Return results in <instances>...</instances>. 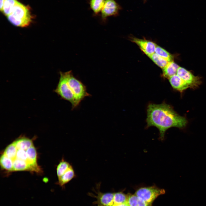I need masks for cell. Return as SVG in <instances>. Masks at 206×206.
<instances>
[{
	"label": "cell",
	"mask_w": 206,
	"mask_h": 206,
	"mask_svg": "<svg viewBox=\"0 0 206 206\" xmlns=\"http://www.w3.org/2000/svg\"><path fill=\"white\" fill-rule=\"evenodd\" d=\"M147 112V126L157 128L161 140L164 138L165 132L169 128L172 127L183 128L187 124L185 117L179 115L171 106L165 103L150 104Z\"/></svg>",
	"instance_id": "obj_1"
},
{
	"label": "cell",
	"mask_w": 206,
	"mask_h": 206,
	"mask_svg": "<svg viewBox=\"0 0 206 206\" xmlns=\"http://www.w3.org/2000/svg\"><path fill=\"white\" fill-rule=\"evenodd\" d=\"M10 23L17 27H25L29 26L32 21L33 16L29 7L17 1L12 13L7 16Z\"/></svg>",
	"instance_id": "obj_2"
},
{
	"label": "cell",
	"mask_w": 206,
	"mask_h": 206,
	"mask_svg": "<svg viewBox=\"0 0 206 206\" xmlns=\"http://www.w3.org/2000/svg\"><path fill=\"white\" fill-rule=\"evenodd\" d=\"M71 72V71L65 72H60L59 81L54 91L62 99L69 102L73 109L76 108L75 100L68 83L69 77Z\"/></svg>",
	"instance_id": "obj_3"
},
{
	"label": "cell",
	"mask_w": 206,
	"mask_h": 206,
	"mask_svg": "<svg viewBox=\"0 0 206 206\" xmlns=\"http://www.w3.org/2000/svg\"><path fill=\"white\" fill-rule=\"evenodd\" d=\"M69 86L75 98L76 107L85 97L91 96L87 91L86 86L74 76L72 72L68 80Z\"/></svg>",
	"instance_id": "obj_4"
},
{
	"label": "cell",
	"mask_w": 206,
	"mask_h": 206,
	"mask_svg": "<svg viewBox=\"0 0 206 206\" xmlns=\"http://www.w3.org/2000/svg\"><path fill=\"white\" fill-rule=\"evenodd\" d=\"M165 193L164 189L152 186L140 188L136 191L135 195L146 203L151 205L158 196Z\"/></svg>",
	"instance_id": "obj_5"
},
{
	"label": "cell",
	"mask_w": 206,
	"mask_h": 206,
	"mask_svg": "<svg viewBox=\"0 0 206 206\" xmlns=\"http://www.w3.org/2000/svg\"><path fill=\"white\" fill-rule=\"evenodd\" d=\"M121 9V6L115 0H105L100 13L102 19L104 21L108 17L117 16Z\"/></svg>",
	"instance_id": "obj_6"
},
{
	"label": "cell",
	"mask_w": 206,
	"mask_h": 206,
	"mask_svg": "<svg viewBox=\"0 0 206 206\" xmlns=\"http://www.w3.org/2000/svg\"><path fill=\"white\" fill-rule=\"evenodd\" d=\"M177 74L186 82L190 88H195L201 83L199 77L194 76L191 73L184 68L179 67Z\"/></svg>",
	"instance_id": "obj_7"
},
{
	"label": "cell",
	"mask_w": 206,
	"mask_h": 206,
	"mask_svg": "<svg viewBox=\"0 0 206 206\" xmlns=\"http://www.w3.org/2000/svg\"><path fill=\"white\" fill-rule=\"evenodd\" d=\"M131 40L136 44L148 56L155 53L157 45L152 41L145 39L132 38Z\"/></svg>",
	"instance_id": "obj_8"
},
{
	"label": "cell",
	"mask_w": 206,
	"mask_h": 206,
	"mask_svg": "<svg viewBox=\"0 0 206 206\" xmlns=\"http://www.w3.org/2000/svg\"><path fill=\"white\" fill-rule=\"evenodd\" d=\"M27 162L30 167L31 171L39 172L40 169L37 163V152L33 145L29 148L26 151Z\"/></svg>",
	"instance_id": "obj_9"
},
{
	"label": "cell",
	"mask_w": 206,
	"mask_h": 206,
	"mask_svg": "<svg viewBox=\"0 0 206 206\" xmlns=\"http://www.w3.org/2000/svg\"><path fill=\"white\" fill-rule=\"evenodd\" d=\"M169 80L172 87L181 92L190 88L189 84L177 74L171 76Z\"/></svg>",
	"instance_id": "obj_10"
},
{
	"label": "cell",
	"mask_w": 206,
	"mask_h": 206,
	"mask_svg": "<svg viewBox=\"0 0 206 206\" xmlns=\"http://www.w3.org/2000/svg\"><path fill=\"white\" fill-rule=\"evenodd\" d=\"M179 66L173 61L169 62L163 69V76L168 79L177 74Z\"/></svg>",
	"instance_id": "obj_11"
},
{
	"label": "cell",
	"mask_w": 206,
	"mask_h": 206,
	"mask_svg": "<svg viewBox=\"0 0 206 206\" xmlns=\"http://www.w3.org/2000/svg\"><path fill=\"white\" fill-rule=\"evenodd\" d=\"M76 176L74 169L71 165L68 169L61 176L58 178V184L61 187H64Z\"/></svg>",
	"instance_id": "obj_12"
},
{
	"label": "cell",
	"mask_w": 206,
	"mask_h": 206,
	"mask_svg": "<svg viewBox=\"0 0 206 206\" xmlns=\"http://www.w3.org/2000/svg\"><path fill=\"white\" fill-rule=\"evenodd\" d=\"M105 1V0H89V7L94 15H97L101 13Z\"/></svg>",
	"instance_id": "obj_13"
},
{
	"label": "cell",
	"mask_w": 206,
	"mask_h": 206,
	"mask_svg": "<svg viewBox=\"0 0 206 206\" xmlns=\"http://www.w3.org/2000/svg\"><path fill=\"white\" fill-rule=\"evenodd\" d=\"M31 171L30 167L26 161L15 159L13 161V171Z\"/></svg>",
	"instance_id": "obj_14"
},
{
	"label": "cell",
	"mask_w": 206,
	"mask_h": 206,
	"mask_svg": "<svg viewBox=\"0 0 206 206\" xmlns=\"http://www.w3.org/2000/svg\"><path fill=\"white\" fill-rule=\"evenodd\" d=\"M18 149L26 150L33 145L32 141L27 138H21L14 141Z\"/></svg>",
	"instance_id": "obj_15"
},
{
	"label": "cell",
	"mask_w": 206,
	"mask_h": 206,
	"mask_svg": "<svg viewBox=\"0 0 206 206\" xmlns=\"http://www.w3.org/2000/svg\"><path fill=\"white\" fill-rule=\"evenodd\" d=\"M127 203L129 206H151L140 199L135 195L128 196Z\"/></svg>",
	"instance_id": "obj_16"
},
{
	"label": "cell",
	"mask_w": 206,
	"mask_h": 206,
	"mask_svg": "<svg viewBox=\"0 0 206 206\" xmlns=\"http://www.w3.org/2000/svg\"><path fill=\"white\" fill-rule=\"evenodd\" d=\"M0 163L2 169L10 171H13V160L4 154H2L0 157Z\"/></svg>",
	"instance_id": "obj_17"
},
{
	"label": "cell",
	"mask_w": 206,
	"mask_h": 206,
	"mask_svg": "<svg viewBox=\"0 0 206 206\" xmlns=\"http://www.w3.org/2000/svg\"><path fill=\"white\" fill-rule=\"evenodd\" d=\"M17 1V0H4L2 13L7 17L10 15Z\"/></svg>",
	"instance_id": "obj_18"
},
{
	"label": "cell",
	"mask_w": 206,
	"mask_h": 206,
	"mask_svg": "<svg viewBox=\"0 0 206 206\" xmlns=\"http://www.w3.org/2000/svg\"><path fill=\"white\" fill-rule=\"evenodd\" d=\"M17 149L13 142L5 148L3 154L13 161L16 158Z\"/></svg>",
	"instance_id": "obj_19"
},
{
	"label": "cell",
	"mask_w": 206,
	"mask_h": 206,
	"mask_svg": "<svg viewBox=\"0 0 206 206\" xmlns=\"http://www.w3.org/2000/svg\"><path fill=\"white\" fill-rule=\"evenodd\" d=\"M128 197V196L121 192L114 193L113 204L112 206L127 203Z\"/></svg>",
	"instance_id": "obj_20"
},
{
	"label": "cell",
	"mask_w": 206,
	"mask_h": 206,
	"mask_svg": "<svg viewBox=\"0 0 206 206\" xmlns=\"http://www.w3.org/2000/svg\"><path fill=\"white\" fill-rule=\"evenodd\" d=\"M71 165L69 163L62 159L58 165L56 169L58 178L62 175Z\"/></svg>",
	"instance_id": "obj_21"
},
{
	"label": "cell",
	"mask_w": 206,
	"mask_h": 206,
	"mask_svg": "<svg viewBox=\"0 0 206 206\" xmlns=\"http://www.w3.org/2000/svg\"><path fill=\"white\" fill-rule=\"evenodd\" d=\"M156 65L163 69L169 62L155 53L148 56Z\"/></svg>",
	"instance_id": "obj_22"
},
{
	"label": "cell",
	"mask_w": 206,
	"mask_h": 206,
	"mask_svg": "<svg viewBox=\"0 0 206 206\" xmlns=\"http://www.w3.org/2000/svg\"><path fill=\"white\" fill-rule=\"evenodd\" d=\"M155 52L169 62L172 61V56L167 51L159 46L157 45Z\"/></svg>",
	"instance_id": "obj_23"
},
{
	"label": "cell",
	"mask_w": 206,
	"mask_h": 206,
	"mask_svg": "<svg viewBox=\"0 0 206 206\" xmlns=\"http://www.w3.org/2000/svg\"><path fill=\"white\" fill-rule=\"evenodd\" d=\"M26 151V150H25L17 149L15 159L25 161L27 162V156Z\"/></svg>",
	"instance_id": "obj_24"
},
{
	"label": "cell",
	"mask_w": 206,
	"mask_h": 206,
	"mask_svg": "<svg viewBox=\"0 0 206 206\" xmlns=\"http://www.w3.org/2000/svg\"><path fill=\"white\" fill-rule=\"evenodd\" d=\"M4 1V0H0V9L1 12H2L3 10Z\"/></svg>",
	"instance_id": "obj_25"
},
{
	"label": "cell",
	"mask_w": 206,
	"mask_h": 206,
	"mask_svg": "<svg viewBox=\"0 0 206 206\" xmlns=\"http://www.w3.org/2000/svg\"><path fill=\"white\" fill-rule=\"evenodd\" d=\"M112 206H129L127 203H126L120 205H113Z\"/></svg>",
	"instance_id": "obj_26"
}]
</instances>
